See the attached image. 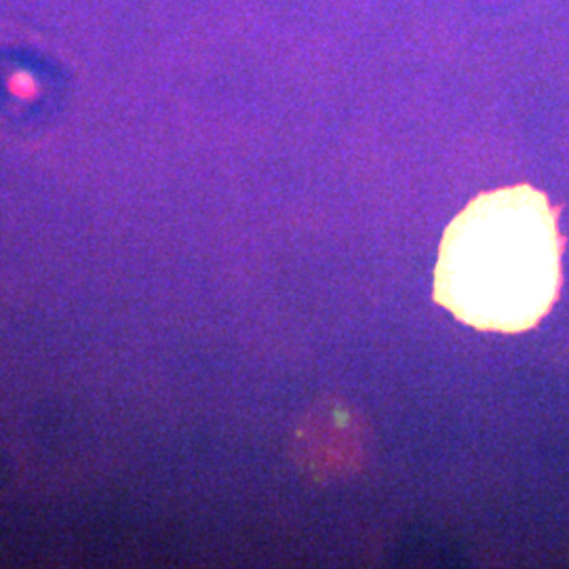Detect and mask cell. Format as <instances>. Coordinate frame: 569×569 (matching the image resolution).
Listing matches in <instances>:
<instances>
[{"label": "cell", "instance_id": "6da1fadb", "mask_svg": "<svg viewBox=\"0 0 569 569\" xmlns=\"http://www.w3.org/2000/svg\"><path fill=\"white\" fill-rule=\"evenodd\" d=\"M561 287L557 209L540 190L512 186L477 197L448 226L435 270V300L483 331L536 326Z\"/></svg>", "mask_w": 569, "mask_h": 569}]
</instances>
